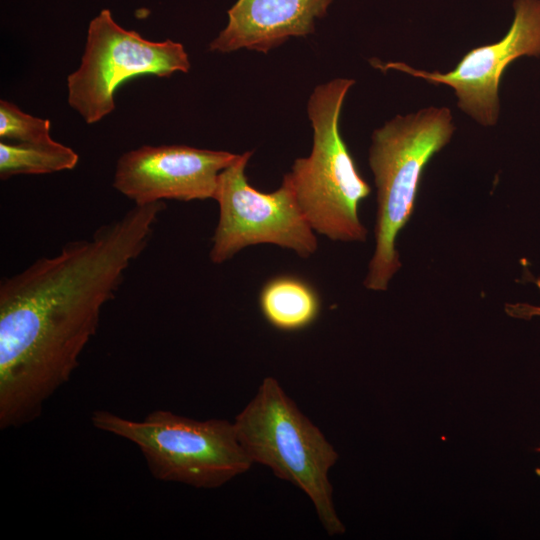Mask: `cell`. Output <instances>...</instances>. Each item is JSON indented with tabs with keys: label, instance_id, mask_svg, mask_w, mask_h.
<instances>
[{
	"label": "cell",
	"instance_id": "cell-7",
	"mask_svg": "<svg viewBox=\"0 0 540 540\" xmlns=\"http://www.w3.org/2000/svg\"><path fill=\"white\" fill-rule=\"evenodd\" d=\"M252 151H247L218 176L213 199L219 205V220L209 253L220 264L250 245L270 243L309 257L317 250L313 229L303 215L294 191L283 178L281 186L263 193L252 187L245 168Z\"/></svg>",
	"mask_w": 540,
	"mask_h": 540
},
{
	"label": "cell",
	"instance_id": "cell-9",
	"mask_svg": "<svg viewBox=\"0 0 540 540\" xmlns=\"http://www.w3.org/2000/svg\"><path fill=\"white\" fill-rule=\"evenodd\" d=\"M239 155L186 145L141 146L119 157L113 186L135 205L213 198L219 174Z\"/></svg>",
	"mask_w": 540,
	"mask_h": 540
},
{
	"label": "cell",
	"instance_id": "cell-2",
	"mask_svg": "<svg viewBox=\"0 0 540 540\" xmlns=\"http://www.w3.org/2000/svg\"><path fill=\"white\" fill-rule=\"evenodd\" d=\"M454 131L451 110L435 106L396 115L373 131L369 165L377 188V216L367 289L385 291L401 268L396 238L412 215L426 165Z\"/></svg>",
	"mask_w": 540,
	"mask_h": 540
},
{
	"label": "cell",
	"instance_id": "cell-12",
	"mask_svg": "<svg viewBox=\"0 0 540 540\" xmlns=\"http://www.w3.org/2000/svg\"><path fill=\"white\" fill-rule=\"evenodd\" d=\"M78 154L70 147L50 140L41 143L0 142V177L22 174H50L76 167Z\"/></svg>",
	"mask_w": 540,
	"mask_h": 540
},
{
	"label": "cell",
	"instance_id": "cell-10",
	"mask_svg": "<svg viewBox=\"0 0 540 540\" xmlns=\"http://www.w3.org/2000/svg\"><path fill=\"white\" fill-rule=\"evenodd\" d=\"M333 0H238L228 10V24L209 44L213 52L242 48L267 53L290 37L314 32V21Z\"/></svg>",
	"mask_w": 540,
	"mask_h": 540
},
{
	"label": "cell",
	"instance_id": "cell-8",
	"mask_svg": "<svg viewBox=\"0 0 540 540\" xmlns=\"http://www.w3.org/2000/svg\"><path fill=\"white\" fill-rule=\"evenodd\" d=\"M513 10L512 24L499 41L468 51L446 73L428 72L402 62L373 65L451 87L460 110L482 126H494L499 117L498 92L504 71L522 56L540 57V0H514Z\"/></svg>",
	"mask_w": 540,
	"mask_h": 540
},
{
	"label": "cell",
	"instance_id": "cell-11",
	"mask_svg": "<svg viewBox=\"0 0 540 540\" xmlns=\"http://www.w3.org/2000/svg\"><path fill=\"white\" fill-rule=\"evenodd\" d=\"M259 305L271 326L287 332L310 326L320 312L316 291L295 276H278L269 280L260 292Z\"/></svg>",
	"mask_w": 540,
	"mask_h": 540
},
{
	"label": "cell",
	"instance_id": "cell-1",
	"mask_svg": "<svg viewBox=\"0 0 540 540\" xmlns=\"http://www.w3.org/2000/svg\"><path fill=\"white\" fill-rule=\"evenodd\" d=\"M163 201L135 205L0 282V427L28 424L66 382L103 306L148 246Z\"/></svg>",
	"mask_w": 540,
	"mask_h": 540
},
{
	"label": "cell",
	"instance_id": "cell-5",
	"mask_svg": "<svg viewBox=\"0 0 540 540\" xmlns=\"http://www.w3.org/2000/svg\"><path fill=\"white\" fill-rule=\"evenodd\" d=\"M99 430L134 443L154 478L196 488H217L253 465L240 444L233 422L198 421L167 410H155L143 420L106 410L93 412Z\"/></svg>",
	"mask_w": 540,
	"mask_h": 540
},
{
	"label": "cell",
	"instance_id": "cell-4",
	"mask_svg": "<svg viewBox=\"0 0 540 540\" xmlns=\"http://www.w3.org/2000/svg\"><path fill=\"white\" fill-rule=\"evenodd\" d=\"M355 81L336 78L316 86L308 100L313 128L311 154L294 161L284 175L314 232L333 241L364 242L367 229L359 205L371 192L341 137L342 105Z\"/></svg>",
	"mask_w": 540,
	"mask_h": 540
},
{
	"label": "cell",
	"instance_id": "cell-13",
	"mask_svg": "<svg viewBox=\"0 0 540 540\" xmlns=\"http://www.w3.org/2000/svg\"><path fill=\"white\" fill-rule=\"evenodd\" d=\"M50 121L22 111L14 103L0 101V138L16 143H41L52 140Z\"/></svg>",
	"mask_w": 540,
	"mask_h": 540
},
{
	"label": "cell",
	"instance_id": "cell-6",
	"mask_svg": "<svg viewBox=\"0 0 540 540\" xmlns=\"http://www.w3.org/2000/svg\"><path fill=\"white\" fill-rule=\"evenodd\" d=\"M184 46L170 39L155 42L126 30L103 9L88 26L77 70L67 76V100L87 124L101 121L115 109L114 94L128 79L170 77L190 70Z\"/></svg>",
	"mask_w": 540,
	"mask_h": 540
},
{
	"label": "cell",
	"instance_id": "cell-3",
	"mask_svg": "<svg viewBox=\"0 0 540 540\" xmlns=\"http://www.w3.org/2000/svg\"><path fill=\"white\" fill-rule=\"evenodd\" d=\"M233 425L253 464L267 466L275 476L301 489L312 501L329 536L345 532L334 508L328 477L339 455L275 378L263 379Z\"/></svg>",
	"mask_w": 540,
	"mask_h": 540
},
{
	"label": "cell",
	"instance_id": "cell-14",
	"mask_svg": "<svg viewBox=\"0 0 540 540\" xmlns=\"http://www.w3.org/2000/svg\"><path fill=\"white\" fill-rule=\"evenodd\" d=\"M536 286L540 290V278L536 279ZM505 312L512 318L530 320L532 318H540V306L528 303H507Z\"/></svg>",
	"mask_w": 540,
	"mask_h": 540
}]
</instances>
